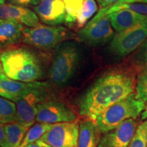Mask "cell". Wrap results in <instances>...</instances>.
Segmentation results:
<instances>
[{
    "instance_id": "ffe728a7",
    "label": "cell",
    "mask_w": 147,
    "mask_h": 147,
    "mask_svg": "<svg viewBox=\"0 0 147 147\" xmlns=\"http://www.w3.org/2000/svg\"><path fill=\"white\" fill-rule=\"evenodd\" d=\"M52 126L53 124L44 123H38L33 125L29 129L23 140L18 147H26L29 144L36 142L38 140L40 139L44 134L50 129Z\"/></svg>"
},
{
    "instance_id": "f1b7e54d",
    "label": "cell",
    "mask_w": 147,
    "mask_h": 147,
    "mask_svg": "<svg viewBox=\"0 0 147 147\" xmlns=\"http://www.w3.org/2000/svg\"><path fill=\"white\" fill-rule=\"evenodd\" d=\"M36 142H37V144L39 145L40 147H53V146H50L49 144H47V143H45V142H43V141L40 140H38Z\"/></svg>"
},
{
    "instance_id": "836d02e7",
    "label": "cell",
    "mask_w": 147,
    "mask_h": 147,
    "mask_svg": "<svg viewBox=\"0 0 147 147\" xmlns=\"http://www.w3.org/2000/svg\"><path fill=\"white\" fill-rule=\"evenodd\" d=\"M136 2H144V0H134Z\"/></svg>"
},
{
    "instance_id": "9c48e42d",
    "label": "cell",
    "mask_w": 147,
    "mask_h": 147,
    "mask_svg": "<svg viewBox=\"0 0 147 147\" xmlns=\"http://www.w3.org/2000/svg\"><path fill=\"white\" fill-rule=\"evenodd\" d=\"M79 123L76 121L53 124L40 140L53 147H78Z\"/></svg>"
},
{
    "instance_id": "9a60e30c",
    "label": "cell",
    "mask_w": 147,
    "mask_h": 147,
    "mask_svg": "<svg viewBox=\"0 0 147 147\" xmlns=\"http://www.w3.org/2000/svg\"><path fill=\"white\" fill-rule=\"evenodd\" d=\"M108 16L112 27L117 33L126 30L147 18V16L129 9H123L108 14Z\"/></svg>"
},
{
    "instance_id": "f546056e",
    "label": "cell",
    "mask_w": 147,
    "mask_h": 147,
    "mask_svg": "<svg viewBox=\"0 0 147 147\" xmlns=\"http://www.w3.org/2000/svg\"><path fill=\"white\" fill-rule=\"evenodd\" d=\"M142 119L143 120L144 119H147V102H146V105H145V108L144 110V111L142 112Z\"/></svg>"
},
{
    "instance_id": "8fae6325",
    "label": "cell",
    "mask_w": 147,
    "mask_h": 147,
    "mask_svg": "<svg viewBox=\"0 0 147 147\" xmlns=\"http://www.w3.org/2000/svg\"><path fill=\"white\" fill-rule=\"evenodd\" d=\"M137 128L135 119L125 120L99 139L97 147H128Z\"/></svg>"
},
{
    "instance_id": "4316f807",
    "label": "cell",
    "mask_w": 147,
    "mask_h": 147,
    "mask_svg": "<svg viewBox=\"0 0 147 147\" xmlns=\"http://www.w3.org/2000/svg\"><path fill=\"white\" fill-rule=\"evenodd\" d=\"M0 146L1 147H7L6 138L4 130V124L0 122Z\"/></svg>"
},
{
    "instance_id": "44dd1931",
    "label": "cell",
    "mask_w": 147,
    "mask_h": 147,
    "mask_svg": "<svg viewBox=\"0 0 147 147\" xmlns=\"http://www.w3.org/2000/svg\"><path fill=\"white\" fill-rule=\"evenodd\" d=\"M97 5L95 0H84L82 8L77 16L75 25L77 28L81 29L97 12Z\"/></svg>"
},
{
    "instance_id": "7402d4cb",
    "label": "cell",
    "mask_w": 147,
    "mask_h": 147,
    "mask_svg": "<svg viewBox=\"0 0 147 147\" xmlns=\"http://www.w3.org/2000/svg\"><path fill=\"white\" fill-rule=\"evenodd\" d=\"M65 3V23L68 25H75L77 16L81 10L84 0H63Z\"/></svg>"
},
{
    "instance_id": "3957f363",
    "label": "cell",
    "mask_w": 147,
    "mask_h": 147,
    "mask_svg": "<svg viewBox=\"0 0 147 147\" xmlns=\"http://www.w3.org/2000/svg\"><path fill=\"white\" fill-rule=\"evenodd\" d=\"M80 61V51L76 42L64 41L55 49L49 69V78L53 83L63 86L72 78Z\"/></svg>"
},
{
    "instance_id": "8d00e7d4",
    "label": "cell",
    "mask_w": 147,
    "mask_h": 147,
    "mask_svg": "<svg viewBox=\"0 0 147 147\" xmlns=\"http://www.w3.org/2000/svg\"><path fill=\"white\" fill-rule=\"evenodd\" d=\"M0 147H1V146H0Z\"/></svg>"
},
{
    "instance_id": "cb8c5ba5",
    "label": "cell",
    "mask_w": 147,
    "mask_h": 147,
    "mask_svg": "<svg viewBox=\"0 0 147 147\" xmlns=\"http://www.w3.org/2000/svg\"><path fill=\"white\" fill-rule=\"evenodd\" d=\"M132 61L140 69L147 67V38L136 50L132 57Z\"/></svg>"
},
{
    "instance_id": "e575fe53",
    "label": "cell",
    "mask_w": 147,
    "mask_h": 147,
    "mask_svg": "<svg viewBox=\"0 0 147 147\" xmlns=\"http://www.w3.org/2000/svg\"><path fill=\"white\" fill-rule=\"evenodd\" d=\"M5 0H0V4H4Z\"/></svg>"
},
{
    "instance_id": "ba28073f",
    "label": "cell",
    "mask_w": 147,
    "mask_h": 147,
    "mask_svg": "<svg viewBox=\"0 0 147 147\" xmlns=\"http://www.w3.org/2000/svg\"><path fill=\"white\" fill-rule=\"evenodd\" d=\"M115 36L114 29L108 15L93 17L78 32V40L91 47H97L111 41Z\"/></svg>"
},
{
    "instance_id": "1f68e13d",
    "label": "cell",
    "mask_w": 147,
    "mask_h": 147,
    "mask_svg": "<svg viewBox=\"0 0 147 147\" xmlns=\"http://www.w3.org/2000/svg\"><path fill=\"white\" fill-rule=\"evenodd\" d=\"M26 147H40V146L39 145L37 144V142H34V143H32V144H29L28 146H27Z\"/></svg>"
},
{
    "instance_id": "5b68a950",
    "label": "cell",
    "mask_w": 147,
    "mask_h": 147,
    "mask_svg": "<svg viewBox=\"0 0 147 147\" xmlns=\"http://www.w3.org/2000/svg\"><path fill=\"white\" fill-rule=\"evenodd\" d=\"M71 36L68 29L62 26L40 24L36 27L25 28L22 42L40 50L49 51Z\"/></svg>"
},
{
    "instance_id": "30bf717a",
    "label": "cell",
    "mask_w": 147,
    "mask_h": 147,
    "mask_svg": "<svg viewBox=\"0 0 147 147\" xmlns=\"http://www.w3.org/2000/svg\"><path fill=\"white\" fill-rule=\"evenodd\" d=\"M77 120L75 113L65 104L57 101L43 102L38 105L36 121L55 124Z\"/></svg>"
},
{
    "instance_id": "484cf974",
    "label": "cell",
    "mask_w": 147,
    "mask_h": 147,
    "mask_svg": "<svg viewBox=\"0 0 147 147\" xmlns=\"http://www.w3.org/2000/svg\"><path fill=\"white\" fill-rule=\"evenodd\" d=\"M10 3L21 6H27L29 5H37L39 4L40 0H10Z\"/></svg>"
},
{
    "instance_id": "83f0119b",
    "label": "cell",
    "mask_w": 147,
    "mask_h": 147,
    "mask_svg": "<svg viewBox=\"0 0 147 147\" xmlns=\"http://www.w3.org/2000/svg\"><path fill=\"white\" fill-rule=\"evenodd\" d=\"M119 1H121V0H97V3H98L101 8L113 5L114 3L118 2Z\"/></svg>"
},
{
    "instance_id": "277c9868",
    "label": "cell",
    "mask_w": 147,
    "mask_h": 147,
    "mask_svg": "<svg viewBox=\"0 0 147 147\" xmlns=\"http://www.w3.org/2000/svg\"><path fill=\"white\" fill-rule=\"evenodd\" d=\"M144 108L145 103L136 99L134 92L106 109L97 117L95 123L100 133H107L127 119H136Z\"/></svg>"
},
{
    "instance_id": "52a82bcc",
    "label": "cell",
    "mask_w": 147,
    "mask_h": 147,
    "mask_svg": "<svg viewBox=\"0 0 147 147\" xmlns=\"http://www.w3.org/2000/svg\"><path fill=\"white\" fill-rule=\"evenodd\" d=\"M147 38V18L123 32L117 33L110 41V53L118 57L131 54Z\"/></svg>"
},
{
    "instance_id": "6da1fadb",
    "label": "cell",
    "mask_w": 147,
    "mask_h": 147,
    "mask_svg": "<svg viewBox=\"0 0 147 147\" xmlns=\"http://www.w3.org/2000/svg\"><path fill=\"white\" fill-rule=\"evenodd\" d=\"M135 87L136 80L129 72L117 69L106 73L80 97L79 113L95 121L108 107L134 93Z\"/></svg>"
},
{
    "instance_id": "7c38bea8",
    "label": "cell",
    "mask_w": 147,
    "mask_h": 147,
    "mask_svg": "<svg viewBox=\"0 0 147 147\" xmlns=\"http://www.w3.org/2000/svg\"><path fill=\"white\" fill-rule=\"evenodd\" d=\"M34 11L42 22L48 25H59L65 21L66 10L63 0H40Z\"/></svg>"
},
{
    "instance_id": "4fadbf2b",
    "label": "cell",
    "mask_w": 147,
    "mask_h": 147,
    "mask_svg": "<svg viewBox=\"0 0 147 147\" xmlns=\"http://www.w3.org/2000/svg\"><path fill=\"white\" fill-rule=\"evenodd\" d=\"M0 18L16 20L28 27L40 25V18L36 12L25 6L12 3L0 4Z\"/></svg>"
},
{
    "instance_id": "e0dca14e",
    "label": "cell",
    "mask_w": 147,
    "mask_h": 147,
    "mask_svg": "<svg viewBox=\"0 0 147 147\" xmlns=\"http://www.w3.org/2000/svg\"><path fill=\"white\" fill-rule=\"evenodd\" d=\"M98 129L94 121L86 119L79 123L78 147H97Z\"/></svg>"
},
{
    "instance_id": "7a4b0ae2",
    "label": "cell",
    "mask_w": 147,
    "mask_h": 147,
    "mask_svg": "<svg viewBox=\"0 0 147 147\" xmlns=\"http://www.w3.org/2000/svg\"><path fill=\"white\" fill-rule=\"evenodd\" d=\"M3 72L9 78L25 82L39 81L44 69L36 53L25 47L11 48L0 53Z\"/></svg>"
},
{
    "instance_id": "8992f818",
    "label": "cell",
    "mask_w": 147,
    "mask_h": 147,
    "mask_svg": "<svg viewBox=\"0 0 147 147\" xmlns=\"http://www.w3.org/2000/svg\"><path fill=\"white\" fill-rule=\"evenodd\" d=\"M48 95L47 82L37 81L34 87L24 93L15 102L18 122L32 127L36 121L38 106Z\"/></svg>"
},
{
    "instance_id": "d4e9b609",
    "label": "cell",
    "mask_w": 147,
    "mask_h": 147,
    "mask_svg": "<svg viewBox=\"0 0 147 147\" xmlns=\"http://www.w3.org/2000/svg\"><path fill=\"white\" fill-rule=\"evenodd\" d=\"M128 147H147L145 129L143 123L137 127Z\"/></svg>"
},
{
    "instance_id": "d6986e66",
    "label": "cell",
    "mask_w": 147,
    "mask_h": 147,
    "mask_svg": "<svg viewBox=\"0 0 147 147\" xmlns=\"http://www.w3.org/2000/svg\"><path fill=\"white\" fill-rule=\"evenodd\" d=\"M18 121L16 103L0 96V122L3 124Z\"/></svg>"
},
{
    "instance_id": "d6a6232c",
    "label": "cell",
    "mask_w": 147,
    "mask_h": 147,
    "mask_svg": "<svg viewBox=\"0 0 147 147\" xmlns=\"http://www.w3.org/2000/svg\"><path fill=\"white\" fill-rule=\"evenodd\" d=\"M3 72V67H2V64H1V59H0V74H1Z\"/></svg>"
},
{
    "instance_id": "ac0fdd59",
    "label": "cell",
    "mask_w": 147,
    "mask_h": 147,
    "mask_svg": "<svg viewBox=\"0 0 147 147\" xmlns=\"http://www.w3.org/2000/svg\"><path fill=\"white\" fill-rule=\"evenodd\" d=\"M31 127L16 122L4 124L7 147H18Z\"/></svg>"
},
{
    "instance_id": "4dcf8cb0",
    "label": "cell",
    "mask_w": 147,
    "mask_h": 147,
    "mask_svg": "<svg viewBox=\"0 0 147 147\" xmlns=\"http://www.w3.org/2000/svg\"><path fill=\"white\" fill-rule=\"evenodd\" d=\"M144 126V129H145V135H146V146H147V120L144 122H143Z\"/></svg>"
},
{
    "instance_id": "5bb4252c",
    "label": "cell",
    "mask_w": 147,
    "mask_h": 147,
    "mask_svg": "<svg viewBox=\"0 0 147 147\" xmlns=\"http://www.w3.org/2000/svg\"><path fill=\"white\" fill-rule=\"evenodd\" d=\"M23 25L14 19L0 18V49L22 42Z\"/></svg>"
},
{
    "instance_id": "d590c367",
    "label": "cell",
    "mask_w": 147,
    "mask_h": 147,
    "mask_svg": "<svg viewBox=\"0 0 147 147\" xmlns=\"http://www.w3.org/2000/svg\"><path fill=\"white\" fill-rule=\"evenodd\" d=\"M144 3H147V0H144Z\"/></svg>"
},
{
    "instance_id": "2e32d148",
    "label": "cell",
    "mask_w": 147,
    "mask_h": 147,
    "mask_svg": "<svg viewBox=\"0 0 147 147\" xmlns=\"http://www.w3.org/2000/svg\"><path fill=\"white\" fill-rule=\"evenodd\" d=\"M37 81L25 82L14 80L7 76L4 73L0 74V96L11 101L19 98L27 90L34 87Z\"/></svg>"
},
{
    "instance_id": "603a6c76",
    "label": "cell",
    "mask_w": 147,
    "mask_h": 147,
    "mask_svg": "<svg viewBox=\"0 0 147 147\" xmlns=\"http://www.w3.org/2000/svg\"><path fill=\"white\" fill-rule=\"evenodd\" d=\"M135 89L136 99L146 103L147 102V67L140 69Z\"/></svg>"
}]
</instances>
